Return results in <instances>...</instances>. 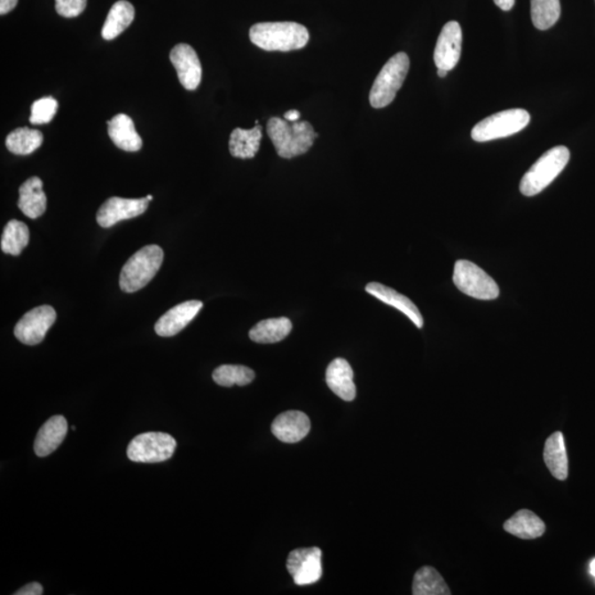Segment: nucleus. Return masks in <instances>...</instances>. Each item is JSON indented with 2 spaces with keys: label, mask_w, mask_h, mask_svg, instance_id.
I'll list each match as a JSON object with an SVG mask.
<instances>
[{
  "label": "nucleus",
  "mask_w": 595,
  "mask_h": 595,
  "mask_svg": "<svg viewBox=\"0 0 595 595\" xmlns=\"http://www.w3.org/2000/svg\"><path fill=\"white\" fill-rule=\"evenodd\" d=\"M249 38L265 51L288 52L306 47L310 35L306 27L297 22H260L249 30Z\"/></svg>",
  "instance_id": "obj_1"
},
{
  "label": "nucleus",
  "mask_w": 595,
  "mask_h": 595,
  "mask_svg": "<svg viewBox=\"0 0 595 595\" xmlns=\"http://www.w3.org/2000/svg\"><path fill=\"white\" fill-rule=\"evenodd\" d=\"M267 134L279 157L292 159L301 156L319 137L309 121H292L271 117L267 122Z\"/></svg>",
  "instance_id": "obj_2"
},
{
  "label": "nucleus",
  "mask_w": 595,
  "mask_h": 595,
  "mask_svg": "<svg viewBox=\"0 0 595 595\" xmlns=\"http://www.w3.org/2000/svg\"><path fill=\"white\" fill-rule=\"evenodd\" d=\"M163 262V251L158 245H148L126 262L122 267L120 286L122 292L136 293L153 280Z\"/></svg>",
  "instance_id": "obj_3"
},
{
  "label": "nucleus",
  "mask_w": 595,
  "mask_h": 595,
  "mask_svg": "<svg viewBox=\"0 0 595 595\" xmlns=\"http://www.w3.org/2000/svg\"><path fill=\"white\" fill-rule=\"evenodd\" d=\"M570 152L565 146H557L544 153L521 181V192L534 197L547 188L561 174L569 162Z\"/></svg>",
  "instance_id": "obj_4"
},
{
  "label": "nucleus",
  "mask_w": 595,
  "mask_h": 595,
  "mask_svg": "<svg viewBox=\"0 0 595 595\" xmlns=\"http://www.w3.org/2000/svg\"><path fill=\"white\" fill-rule=\"evenodd\" d=\"M411 61L405 52H399L390 58L377 75L370 93L372 107L388 106L402 89L410 71Z\"/></svg>",
  "instance_id": "obj_5"
},
{
  "label": "nucleus",
  "mask_w": 595,
  "mask_h": 595,
  "mask_svg": "<svg viewBox=\"0 0 595 595\" xmlns=\"http://www.w3.org/2000/svg\"><path fill=\"white\" fill-rule=\"evenodd\" d=\"M529 121V113L521 108L499 112L476 124L472 129V139L474 142L485 143L510 137L524 129Z\"/></svg>",
  "instance_id": "obj_6"
},
{
  "label": "nucleus",
  "mask_w": 595,
  "mask_h": 595,
  "mask_svg": "<svg viewBox=\"0 0 595 595\" xmlns=\"http://www.w3.org/2000/svg\"><path fill=\"white\" fill-rule=\"evenodd\" d=\"M453 283L466 296L479 300H494L499 288L492 277L469 261H458L454 265Z\"/></svg>",
  "instance_id": "obj_7"
},
{
  "label": "nucleus",
  "mask_w": 595,
  "mask_h": 595,
  "mask_svg": "<svg viewBox=\"0 0 595 595\" xmlns=\"http://www.w3.org/2000/svg\"><path fill=\"white\" fill-rule=\"evenodd\" d=\"M176 442L170 435L145 433L133 439L127 448L130 461L139 463H159L169 460L174 456Z\"/></svg>",
  "instance_id": "obj_8"
},
{
  "label": "nucleus",
  "mask_w": 595,
  "mask_h": 595,
  "mask_svg": "<svg viewBox=\"0 0 595 595\" xmlns=\"http://www.w3.org/2000/svg\"><path fill=\"white\" fill-rule=\"evenodd\" d=\"M57 319V312L51 306H40L27 312L15 326V336L26 345H37L45 338Z\"/></svg>",
  "instance_id": "obj_9"
},
{
  "label": "nucleus",
  "mask_w": 595,
  "mask_h": 595,
  "mask_svg": "<svg viewBox=\"0 0 595 595\" xmlns=\"http://www.w3.org/2000/svg\"><path fill=\"white\" fill-rule=\"evenodd\" d=\"M287 569L297 585L317 583L324 575L321 549L311 547L293 551L288 556Z\"/></svg>",
  "instance_id": "obj_10"
},
{
  "label": "nucleus",
  "mask_w": 595,
  "mask_h": 595,
  "mask_svg": "<svg viewBox=\"0 0 595 595\" xmlns=\"http://www.w3.org/2000/svg\"><path fill=\"white\" fill-rule=\"evenodd\" d=\"M148 199L110 198L98 212L97 221L99 226L108 229L118 222L134 219L144 215L148 208Z\"/></svg>",
  "instance_id": "obj_11"
},
{
  "label": "nucleus",
  "mask_w": 595,
  "mask_h": 595,
  "mask_svg": "<svg viewBox=\"0 0 595 595\" xmlns=\"http://www.w3.org/2000/svg\"><path fill=\"white\" fill-rule=\"evenodd\" d=\"M462 29L457 21H449L440 33L434 60L438 69L451 71L460 61Z\"/></svg>",
  "instance_id": "obj_12"
},
{
  "label": "nucleus",
  "mask_w": 595,
  "mask_h": 595,
  "mask_svg": "<svg viewBox=\"0 0 595 595\" xmlns=\"http://www.w3.org/2000/svg\"><path fill=\"white\" fill-rule=\"evenodd\" d=\"M170 61L185 90L198 89L202 79L201 62L195 50L189 44H176L170 52Z\"/></svg>",
  "instance_id": "obj_13"
},
{
  "label": "nucleus",
  "mask_w": 595,
  "mask_h": 595,
  "mask_svg": "<svg viewBox=\"0 0 595 595\" xmlns=\"http://www.w3.org/2000/svg\"><path fill=\"white\" fill-rule=\"evenodd\" d=\"M203 303L199 300H190L178 304L166 312L154 325L159 336L169 338L181 333L191 321L201 311Z\"/></svg>",
  "instance_id": "obj_14"
},
{
  "label": "nucleus",
  "mask_w": 595,
  "mask_h": 595,
  "mask_svg": "<svg viewBox=\"0 0 595 595\" xmlns=\"http://www.w3.org/2000/svg\"><path fill=\"white\" fill-rule=\"evenodd\" d=\"M311 422L306 413L290 411L280 413L271 425V431L281 442L297 443L310 433Z\"/></svg>",
  "instance_id": "obj_15"
},
{
  "label": "nucleus",
  "mask_w": 595,
  "mask_h": 595,
  "mask_svg": "<svg viewBox=\"0 0 595 595\" xmlns=\"http://www.w3.org/2000/svg\"><path fill=\"white\" fill-rule=\"evenodd\" d=\"M351 365L344 358H335L330 363L325 372V380L329 388L345 402H352L356 397V386L353 380Z\"/></svg>",
  "instance_id": "obj_16"
},
{
  "label": "nucleus",
  "mask_w": 595,
  "mask_h": 595,
  "mask_svg": "<svg viewBox=\"0 0 595 595\" xmlns=\"http://www.w3.org/2000/svg\"><path fill=\"white\" fill-rule=\"evenodd\" d=\"M365 290L366 293H369L372 296L380 300V301L388 304V306L396 308L397 310L403 312V315L410 317L412 324L415 325L418 329L424 328V317H422L416 304L413 303L410 298L397 293L396 290L388 287V286L379 283H371L367 285Z\"/></svg>",
  "instance_id": "obj_17"
},
{
  "label": "nucleus",
  "mask_w": 595,
  "mask_h": 595,
  "mask_svg": "<svg viewBox=\"0 0 595 595\" xmlns=\"http://www.w3.org/2000/svg\"><path fill=\"white\" fill-rule=\"evenodd\" d=\"M108 135L115 146L129 153L139 152L143 147L140 137L133 120L126 114H118L107 121Z\"/></svg>",
  "instance_id": "obj_18"
},
{
  "label": "nucleus",
  "mask_w": 595,
  "mask_h": 595,
  "mask_svg": "<svg viewBox=\"0 0 595 595\" xmlns=\"http://www.w3.org/2000/svg\"><path fill=\"white\" fill-rule=\"evenodd\" d=\"M67 434V421L65 417L58 415L50 418L41 427L35 442V452L40 458L48 457L60 447Z\"/></svg>",
  "instance_id": "obj_19"
},
{
  "label": "nucleus",
  "mask_w": 595,
  "mask_h": 595,
  "mask_svg": "<svg viewBox=\"0 0 595 595\" xmlns=\"http://www.w3.org/2000/svg\"><path fill=\"white\" fill-rule=\"evenodd\" d=\"M43 180L33 176L20 188V201L18 207L30 219H38L47 210V197L43 190Z\"/></svg>",
  "instance_id": "obj_20"
},
{
  "label": "nucleus",
  "mask_w": 595,
  "mask_h": 595,
  "mask_svg": "<svg viewBox=\"0 0 595 595\" xmlns=\"http://www.w3.org/2000/svg\"><path fill=\"white\" fill-rule=\"evenodd\" d=\"M544 461L557 480L565 481L568 478V457L565 446V438L560 431L552 434L544 443Z\"/></svg>",
  "instance_id": "obj_21"
},
{
  "label": "nucleus",
  "mask_w": 595,
  "mask_h": 595,
  "mask_svg": "<svg viewBox=\"0 0 595 595\" xmlns=\"http://www.w3.org/2000/svg\"><path fill=\"white\" fill-rule=\"evenodd\" d=\"M504 529L521 539H536L544 535L546 525L534 512L521 510L505 521Z\"/></svg>",
  "instance_id": "obj_22"
},
{
  "label": "nucleus",
  "mask_w": 595,
  "mask_h": 595,
  "mask_svg": "<svg viewBox=\"0 0 595 595\" xmlns=\"http://www.w3.org/2000/svg\"><path fill=\"white\" fill-rule=\"evenodd\" d=\"M262 138V127L256 125L252 129H235L231 134L230 153L240 159H252L256 156Z\"/></svg>",
  "instance_id": "obj_23"
},
{
  "label": "nucleus",
  "mask_w": 595,
  "mask_h": 595,
  "mask_svg": "<svg viewBox=\"0 0 595 595\" xmlns=\"http://www.w3.org/2000/svg\"><path fill=\"white\" fill-rule=\"evenodd\" d=\"M135 18V8L133 4L126 0H120L113 4L108 12L106 22L102 28V37L106 40H113L129 28Z\"/></svg>",
  "instance_id": "obj_24"
},
{
  "label": "nucleus",
  "mask_w": 595,
  "mask_h": 595,
  "mask_svg": "<svg viewBox=\"0 0 595 595\" xmlns=\"http://www.w3.org/2000/svg\"><path fill=\"white\" fill-rule=\"evenodd\" d=\"M292 330L293 324L288 317H276V319H267L258 322L249 331V338L256 343H277L287 338Z\"/></svg>",
  "instance_id": "obj_25"
},
{
  "label": "nucleus",
  "mask_w": 595,
  "mask_h": 595,
  "mask_svg": "<svg viewBox=\"0 0 595 595\" xmlns=\"http://www.w3.org/2000/svg\"><path fill=\"white\" fill-rule=\"evenodd\" d=\"M413 595H450L451 591L437 570L433 567L420 568L413 576Z\"/></svg>",
  "instance_id": "obj_26"
},
{
  "label": "nucleus",
  "mask_w": 595,
  "mask_h": 595,
  "mask_svg": "<svg viewBox=\"0 0 595 595\" xmlns=\"http://www.w3.org/2000/svg\"><path fill=\"white\" fill-rule=\"evenodd\" d=\"M43 143V135L40 130L22 127L7 136L6 147L12 153L27 156L40 148Z\"/></svg>",
  "instance_id": "obj_27"
},
{
  "label": "nucleus",
  "mask_w": 595,
  "mask_h": 595,
  "mask_svg": "<svg viewBox=\"0 0 595 595\" xmlns=\"http://www.w3.org/2000/svg\"><path fill=\"white\" fill-rule=\"evenodd\" d=\"M29 238V229L24 222L9 221L2 236V251L9 255H20L28 245Z\"/></svg>",
  "instance_id": "obj_28"
},
{
  "label": "nucleus",
  "mask_w": 595,
  "mask_h": 595,
  "mask_svg": "<svg viewBox=\"0 0 595 595\" xmlns=\"http://www.w3.org/2000/svg\"><path fill=\"white\" fill-rule=\"evenodd\" d=\"M560 13V0H531V20L539 30L552 28Z\"/></svg>",
  "instance_id": "obj_29"
},
{
  "label": "nucleus",
  "mask_w": 595,
  "mask_h": 595,
  "mask_svg": "<svg viewBox=\"0 0 595 595\" xmlns=\"http://www.w3.org/2000/svg\"><path fill=\"white\" fill-rule=\"evenodd\" d=\"M255 380V372L243 365H221L213 372V380L223 388L247 386Z\"/></svg>",
  "instance_id": "obj_30"
},
{
  "label": "nucleus",
  "mask_w": 595,
  "mask_h": 595,
  "mask_svg": "<svg viewBox=\"0 0 595 595\" xmlns=\"http://www.w3.org/2000/svg\"><path fill=\"white\" fill-rule=\"evenodd\" d=\"M57 99L51 97L37 99L31 106L30 122L33 125H43L53 120L58 112Z\"/></svg>",
  "instance_id": "obj_31"
},
{
  "label": "nucleus",
  "mask_w": 595,
  "mask_h": 595,
  "mask_svg": "<svg viewBox=\"0 0 595 595\" xmlns=\"http://www.w3.org/2000/svg\"><path fill=\"white\" fill-rule=\"evenodd\" d=\"M86 3L88 0H56V11L62 17L74 18L84 12Z\"/></svg>",
  "instance_id": "obj_32"
},
{
  "label": "nucleus",
  "mask_w": 595,
  "mask_h": 595,
  "mask_svg": "<svg viewBox=\"0 0 595 595\" xmlns=\"http://www.w3.org/2000/svg\"><path fill=\"white\" fill-rule=\"evenodd\" d=\"M43 593V585L38 583H31L27 584L26 587L21 588L20 591H17L16 595H41Z\"/></svg>",
  "instance_id": "obj_33"
},
{
  "label": "nucleus",
  "mask_w": 595,
  "mask_h": 595,
  "mask_svg": "<svg viewBox=\"0 0 595 595\" xmlns=\"http://www.w3.org/2000/svg\"><path fill=\"white\" fill-rule=\"evenodd\" d=\"M18 4V0H0V15H6V13L11 12L12 9H15Z\"/></svg>",
  "instance_id": "obj_34"
},
{
  "label": "nucleus",
  "mask_w": 595,
  "mask_h": 595,
  "mask_svg": "<svg viewBox=\"0 0 595 595\" xmlns=\"http://www.w3.org/2000/svg\"><path fill=\"white\" fill-rule=\"evenodd\" d=\"M494 2L504 12H510L515 4V0H494Z\"/></svg>",
  "instance_id": "obj_35"
},
{
  "label": "nucleus",
  "mask_w": 595,
  "mask_h": 595,
  "mask_svg": "<svg viewBox=\"0 0 595 595\" xmlns=\"http://www.w3.org/2000/svg\"><path fill=\"white\" fill-rule=\"evenodd\" d=\"M300 113L296 110L288 111L285 114V120L288 121H298L300 118Z\"/></svg>",
  "instance_id": "obj_36"
},
{
  "label": "nucleus",
  "mask_w": 595,
  "mask_h": 595,
  "mask_svg": "<svg viewBox=\"0 0 595 595\" xmlns=\"http://www.w3.org/2000/svg\"><path fill=\"white\" fill-rule=\"evenodd\" d=\"M590 572H591V575H592L594 576V578H595V559H593V560L591 561V563H590Z\"/></svg>",
  "instance_id": "obj_37"
},
{
  "label": "nucleus",
  "mask_w": 595,
  "mask_h": 595,
  "mask_svg": "<svg viewBox=\"0 0 595 595\" xmlns=\"http://www.w3.org/2000/svg\"><path fill=\"white\" fill-rule=\"evenodd\" d=\"M448 72H449V71H447V70L438 69V75H439L440 77H446L447 74H448Z\"/></svg>",
  "instance_id": "obj_38"
},
{
  "label": "nucleus",
  "mask_w": 595,
  "mask_h": 595,
  "mask_svg": "<svg viewBox=\"0 0 595 595\" xmlns=\"http://www.w3.org/2000/svg\"><path fill=\"white\" fill-rule=\"evenodd\" d=\"M148 201H152L153 200V195H147Z\"/></svg>",
  "instance_id": "obj_39"
}]
</instances>
